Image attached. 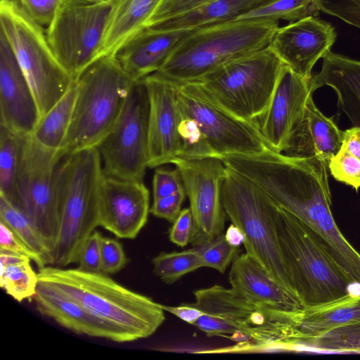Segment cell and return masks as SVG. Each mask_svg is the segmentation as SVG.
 Returning a JSON list of instances; mask_svg holds the SVG:
<instances>
[{
  "mask_svg": "<svg viewBox=\"0 0 360 360\" xmlns=\"http://www.w3.org/2000/svg\"><path fill=\"white\" fill-rule=\"evenodd\" d=\"M192 303L202 312L193 323L207 336L235 341L226 352L269 349L295 350L303 339L302 311H289L265 305L219 285L197 290Z\"/></svg>",
  "mask_w": 360,
  "mask_h": 360,
  "instance_id": "cell-1",
  "label": "cell"
},
{
  "mask_svg": "<svg viewBox=\"0 0 360 360\" xmlns=\"http://www.w3.org/2000/svg\"><path fill=\"white\" fill-rule=\"evenodd\" d=\"M37 276L39 282L56 288L114 330L121 342L150 336L165 319L160 304L103 273L46 266Z\"/></svg>",
  "mask_w": 360,
  "mask_h": 360,
  "instance_id": "cell-2",
  "label": "cell"
},
{
  "mask_svg": "<svg viewBox=\"0 0 360 360\" xmlns=\"http://www.w3.org/2000/svg\"><path fill=\"white\" fill-rule=\"evenodd\" d=\"M278 21L235 20L195 28L153 74L174 84L195 82L221 66L269 46Z\"/></svg>",
  "mask_w": 360,
  "mask_h": 360,
  "instance_id": "cell-3",
  "label": "cell"
},
{
  "mask_svg": "<svg viewBox=\"0 0 360 360\" xmlns=\"http://www.w3.org/2000/svg\"><path fill=\"white\" fill-rule=\"evenodd\" d=\"M104 176L97 148L64 154L56 175L60 219L53 265L77 263L87 238L99 226L101 185Z\"/></svg>",
  "mask_w": 360,
  "mask_h": 360,
  "instance_id": "cell-4",
  "label": "cell"
},
{
  "mask_svg": "<svg viewBox=\"0 0 360 360\" xmlns=\"http://www.w3.org/2000/svg\"><path fill=\"white\" fill-rule=\"evenodd\" d=\"M276 230L282 257L304 309L328 304L351 294L353 281L319 236L278 205Z\"/></svg>",
  "mask_w": 360,
  "mask_h": 360,
  "instance_id": "cell-5",
  "label": "cell"
},
{
  "mask_svg": "<svg viewBox=\"0 0 360 360\" xmlns=\"http://www.w3.org/2000/svg\"><path fill=\"white\" fill-rule=\"evenodd\" d=\"M134 82L115 55L104 56L85 70L77 79V99L62 149L65 154L97 148L117 122Z\"/></svg>",
  "mask_w": 360,
  "mask_h": 360,
  "instance_id": "cell-6",
  "label": "cell"
},
{
  "mask_svg": "<svg viewBox=\"0 0 360 360\" xmlns=\"http://www.w3.org/2000/svg\"><path fill=\"white\" fill-rule=\"evenodd\" d=\"M221 200L226 214L245 236L243 245L246 253L298 299L278 244V205L257 184L228 167L222 185Z\"/></svg>",
  "mask_w": 360,
  "mask_h": 360,
  "instance_id": "cell-7",
  "label": "cell"
},
{
  "mask_svg": "<svg viewBox=\"0 0 360 360\" xmlns=\"http://www.w3.org/2000/svg\"><path fill=\"white\" fill-rule=\"evenodd\" d=\"M0 25L32 89L41 118L75 81L55 56L43 26L17 0L0 1Z\"/></svg>",
  "mask_w": 360,
  "mask_h": 360,
  "instance_id": "cell-8",
  "label": "cell"
},
{
  "mask_svg": "<svg viewBox=\"0 0 360 360\" xmlns=\"http://www.w3.org/2000/svg\"><path fill=\"white\" fill-rule=\"evenodd\" d=\"M284 65L267 46L192 82L222 108L243 120L255 122L268 107Z\"/></svg>",
  "mask_w": 360,
  "mask_h": 360,
  "instance_id": "cell-9",
  "label": "cell"
},
{
  "mask_svg": "<svg viewBox=\"0 0 360 360\" xmlns=\"http://www.w3.org/2000/svg\"><path fill=\"white\" fill-rule=\"evenodd\" d=\"M64 154L43 147L31 135L22 136L18 176L19 209L39 233L52 256L60 219L56 175Z\"/></svg>",
  "mask_w": 360,
  "mask_h": 360,
  "instance_id": "cell-10",
  "label": "cell"
},
{
  "mask_svg": "<svg viewBox=\"0 0 360 360\" xmlns=\"http://www.w3.org/2000/svg\"><path fill=\"white\" fill-rule=\"evenodd\" d=\"M110 9L108 0H63L47 26L51 49L74 81L94 63Z\"/></svg>",
  "mask_w": 360,
  "mask_h": 360,
  "instance_id": "cell-11",
  "label": "cell"
},
{
  "mask_svg": "<svg viewBox=\"0 0 360 360\" xmlns=\"http://www.w3.org/2000/svg\"><path fill=\"white\" fill-rule=\"evenodd\" d=\"M150 100L143 79L131 86L115 125L97 146L105 176L143 181L148 167Z\"/></svg>",
  "mask_w": 360,
  "mask_h": 360,
  "instance_id": "cell-12",
  "label": "cell"
},
{
  "mask_svg": "<svg viewBox=\"0 0 360 360\" xmlns=\"http://www.w3.org/2000/svg\"><path fill=\"white\" fill-rule=\"evenodd\" d=\"M176 85L181 112L195 120L214 157L257 155L270 150L256 122L222 108L193 82Z\"/></svg>",
  "mask_w": 360,
  "mask_h": 360,
  "instance_id": "cell-13",
  "label": "cell"
},
{
  "mask_svg": "<svg viewBox=\"0 0 360 360\" xmlns=\"http://www.w3.org/2000/svg\"><path fill=\"white\" fill-rule=\"evenodd\" d=\"M172 164L181 174L190 202L193 219L190 243L205 245L223 234L226 214L221 190L227 167L215 157L176 159Z\"/></svg>",
  "mask_w": 360,
  "mask_h": 360,
  "instance_id": "cell-14",
  "label": "cell"
},
{
  "mask_svg": "<svg viewBox=\"0 0 360 360\" xmlns=\"http://www.w3.org/2000/svg\"><path fill=\"white\" fill-rule=\"evenodd\" d=\"M150 100L148 167L172 163L181 150L177 85L154 74L143 78Z\"/></svg>",
  "mask_w": 360,
  "mask_h": 360,
  "instance_id": "cell-15",
  "label": "cell"
},
{
  "mask_svg": "<svg viewBox=\"0 0 360 360\" xmlns=\"http://www.w3.org/2000/svg\"><path fill=\"white\" fill-rule=\"evenodd\" d=\"M336 37L330 23L309 15L278 27L269 47L292 71L311 79L314 65L331 52Z\"/></svg>",
  "mask_w": 360,
  "mask_h": 360,
  "instance_id": "cell-16",
  "label": "cell"
},
{
  "mask_svg": "<svg viewBox=\"0 0 360 360\" xmlns=\"http://www.w3.org/2000/svg\"><path fill=\"white\" fill-rule=\"evenodd\" d=\"M150 193L143 181L105 176L99 200V226L119 238L134 239L148 221Z\"/></svg>",
  "mask_w": 360,
  "mask_h": 360,
  "instance_id": "cell-17",
  "label": "cell"
},
{
  "mask_svg": "<svg viewBox=\"0 0 360 360\" xmlns=\"http://www.w3.org/2000/svg\"><path fill=\"white\" fill-rule=\"evenodd\" d=\"M312 94L310 79L284 65L268 107L255 121L271 150L283 153Z\"/></svg>",
  "mask_w": 360,
  "mask_h": 360,
  "instance_id": "cell-18",
  "label": "cell"
},
{
  "mask_svg": "<svg viewBox=\"0 0 360 360\" xmlns=\"http://www.w3.org/2000/svg\"><path fill=\"white\" fill-rule=\"evenodd\" d=\"M40 119L32 89L12 49L0 32V125L30 136Z\"/></svg>",
  "mask_w": 360,
  "mask_h": 360,
  "instance_id": "cell-19",
  "label": "cell"
},
{
  "mask_svg": "<svg viewBox=\"0 0 360 360\" xmlns=\"http://www.w3.org/2000/svg\"><path fill=\"white\" fill-rule=\"evenodd\" d=\"M193 30L148 27L128 41L115 56L126 73L134 81L140 80L158 71Z\"/></svg>",
  "mask_w": 360,
  "mask_h": 360,
  "instance_id": "cell-20",
  "label": "cell"
},
{
  "mask_svg": "<svg viewBox=\"0 0 360 360\" xmlns=\"http://www.w3.org/2000/svg\"><path fill=\"white\" fill-rule=\"evenodd\" d=\"M343 136L344 131L333 117H326L319 110L311 95L283 153L295 158L316 157L328 165L330 160L340 150Z\"/></svg>",
  "mask_w": 360,
  "mask_h": 360,
  "instance_id": "cell-21",
  "label": "cell"
},
{
  "mask_svg": "<svg viewBox=\"0 0 360 360\" xmlns=\"http://www.w3.org/2000/svg\"><path fill=\"white\" fill-rule=\"evenodd\" d=\"M229 280L232 289L252 301L289 311L304 309L295 296L246 252L239 255L232 262Z\"/></svg>",
  "mask_w": 360,
  "mask_h": 360,
  "instance_id": "cell-22",
  "label": "cell"
},
{
  "mask_svg": "<svg viewBox=\"0 0 360 360\" xmlns=\"http://www.w3.org/2000/svg\"><path fill=\"white\" fill-rule=\"evenodd\" d=\"M37 311L79 335L121 342L117 333L53 286L39 282L33 298Z\"/></svg>",
  "mask_w": 360,
  "mask_h": 360,
  "instance_id": "cell-23",
  "label": "cell"
},
{
  "mask_svg": "<svg viewBox=\"0 0 360 360\" xmlns=\"http://www.w3.org/2000/svg\"><path fill=\"white\" fill-rule=\"evenodd\" d=\"M108 1L110 9L94 63L104 56L116 55L128 41L146 30L163 0Z\"/></svg>",
  "mask_w": 360,
  "mask_h": 360,
  "instance_id": "cell-24",
  "label": "cell"
},
{
  "mask_svg": "<svg viewBox=\"0 0 360 360\" xmlns=\"http://www.w3.org/2000/svg\"><path fill=\"white\" fill-rule=\"evenodd\" d=\"M328 86L337 95L338 104L353 126L360 125V61L330 52L321 71L312 76L310 88Z\"/></svg>",
  "mask_w": 360,
  "mask_h": 360,
  "instance_id": "cell-25",
  "label": "cell"
},
{
  "mask_svg": "<svg viewBox=\"0 0 360 360\" xmlns=\"http://www.w3.org/2000/svg\"><path fill=\"white\" fill-rule=\"evenodd\" d=\"M269 0H210L187 13L150 26L162 30L195 29L238 19Z\"/></svg>",
  "mask_w": 360,
  "mask_h": 360,
  "instance_id": "cell-26",
  "label": "cell"
},
{
  "mask_svg": "<svg viewBox=\"0 0 360 360\" xmlns=\"http://www.w3.org/2000/svg\"><path fill=\"white\" fill-rule=\"evenodd\" d=\"M359 321L360 295L350 294L328 304L304 309L300 316V330L304 340L319 335L333 328Z\"/></svg>",
  "mask_w": 360,
  "mask_h": 360,
  "instance_id": "cell-27",
  "label": "cell"
},
{
  "mask_svg": "<svg viewBox=\"0 0 360 360\" xmlns=\"http://www.w3.org/2000/svg\"><path fill=\"white\" fill-rule=\"evenodd\" d=\"M78 92L77 80L37 122L31 136L39 145L62 150L68 133Z\"/></svg>",
  "mask_w": 360,
  "mask_h": 360,
  "instance_id": "cell-28",
  "label": "cell"
},
{
  "mask_svg": "<svg viewBox=\"0 0 360 360\" xmlns=\"http://www.w3.org/2000/svg\"><path fill=\"white\" fill-rule=\"evenodd\" d=\"M22 141V136L0 125V195L18 209V176Z\"/></svg>",
  "mask_w": 360,
  "mask_h": 360,
  "instance_id": "cell-29",
  "label": "cell"
},
{
  "mask_svg": "<svg viewBox=\"0 0 360 360\" xmlns=\"http://www.w3.org/2000/svg\"><path fill=\"white\" fill-rule=\"evenodd\" d=\"M0 221L9 227L31 250L38 255L45 266L53 265L51 252L27 216L6 198L0 195Z\"/></svg>",
  "mask_w": 360,
  "mask_h": 360,
  "instance_id": "cell-30",
  "label": "cell"
},
{
  "mask_svg": "<svg viewBox=\"0 0 360 360\" xmlns=\"http://www.w3.org/2000/svg\"><path fill=\"white\" fill-rule=\"evenodd\" d=\"M314 348L339 352H360V321L333 328L315 337L302 340L298 348Z\"/></svg>",
  "mask_w": 360,
  "mask_h": 360,
  "instance_id": "cell-31",
  "label": "cell"
},
{
  "mask_svg": "<svg viewBox=\"0 0 360 360\" xmlns=\"http://www.w3.org/2000/svg\"><path fill=\"white\" fill-rule=\"evenodd\" d=\"M313 0H269L237 20L265 19L292 22L319 13Z\"/></svg>",
  "mask_w": 360,
  "mask_h": 360,
  "instance_id": "cell-32",
  "label": "cell"
},
{
  "mask_svg": "<svg viewBox=\"0 0 360 360\" xmlns=\"http://www.w3.org/2000/svg\"><path fill=\"white\" fill-rule=\"evenodd\" d=\"M152 262L154 274L169 284L203 266L201 256L195 248L181 252H160Z\"/></svg>",
  "mask_w": 360,
  "mask_h": 360,
  "instance_id": "cell-33",
  "label": "cell"
},
{
  "mask_svg": "<svg viewBox=\"0 0 360 360\" xmlns=\"http://www.w3.org/2000/svg\"><path fill=\"white\" fill-rule=\"evenodd\" d=\"M38 284L37 274L30 262L1 266L0 285L16 301L33 300Z\"/></svg>",
  "mask_w": 360,
  "mask_h": 360,
  "instance_id": "cell-34",
  "label": "cell"
},
{
  "mask_svg": "<svg viewBox=\"0 0 360 360\" xmlns=\"http://www.w3.org/2000/svg\"><path fill=\"white\" fill-rule=\"evenodd\" d=\"M179 133L181 150L177 159L193 160L214 157L195 120L182 112Z\"/></svg>",
  "mask_w": 360,
  "mask_h": 360,
  "instance_id": "cell-35",
  "label": "cell"
},
{
  "mask_svg": "<svg viewBox=\"0 0 360 360\" xmlns=\"http://www.w3.org/2000/svg\"><path fill=\"white\" fill-rule=\"evenodd\" d=\"M196 248L201 256L203 266L225 272L228 266L239 255V247L232 245L223 233L209 243Z\"/></svg>",
  "mask_w": 360,
  "mask_h": 360,
  "instance_id": "cell-36",
  "label": "cell"
},
{
  "mask_svg": "<svg viewBox=\"0 0 360 360\" xmlns=\"http://www.w3.org/2000/svg\"><path fill=\"white\" fill-rule=\"evenodd\" d=\"M328 169L333 178L354 188H360V159L352 155L342 145L338 153L328 162Z\"/></svg>",
  "mask_w": 360,
  "mask_h": 360,
  "instance_id": "cell-37",
  "label": "cell"
},
{
  "mask_svg": "<svg viewBox=\"0 0 360 360\" xmlns=\"http://www.w3.org/2000/svg\"><path fill=\"white\" fill-rule=\"evenodd\" d=\"M319 11L360 29V0H313Z\"/></svg>",
  "mask_w": 360,
  "mask_h": 360,
  "instance_id": "cell-38",
  "label": "cell"
},
{
  "mask_svg": "<svg viewBox=\"0 0 360 360\" xmlns=\"http://www.w3.org/2000/svg\"><path fill=\"white\" fill-rule=\"evenodd\" d=\"M101 250V273L105 275L117 273L128 262L122 245L116 239L102 236Z\"/></svg>",
  "mask_w": 360,
  "mask_h": 360,
  "instance_id": "cell-39",
  "label": "cell"
},
{
  "mask_svg": "<svg viewBox=\"0 0 360 360\" xmlns=\"http://www.w3.org/2000/svg\"><path fill=\"white\" fill-rule=\"evenodd\" d=\"M101 233L97 231L87 238L79 253L78 269L87 272L101 273Z\"/></svg>",
  "mask_w": 360,
  "mask_h": 360,
  "instance_id": "cell-40",
  "label": "cell"
},
{
  "mask_svg": "<svg viewBox=\"0 0 360 360\" xmlns=\"http://www.w3.org/2000/svg\"><path fill=\"white\" fill-rule=\"evenodd\" d=\"M183 188L182 178L176 168L155 169L153 179V199L172 195Z\"/></svg>",
  "mask_w": 360,
  "mask_h": 360,
  "instance_id": "cell-41",
  "label": "cell"
},
{
  "mask_svg": "<svg viewBox=\"0 0 360 360\" xmlns=\"http://www.w3.org/2000/svg\"><path fill=\"white\" fill-rule=\"evenodd\" d=\"M0 253L24 255L33 260L39 269L45 266L40 257L27 248L8 227L0 221Z\"/></svg>",
  "mask_w": 360,
  "mask_h": 360,
  "instance_id": "cell-42",
  "label": "cell"
},
{
  "mask_svg": "<svg viewBox=\"0 0 360 360\" xmlns=\"http://www.w3.org/2000/svg\"><path fill=\"white\" fill-rule=\"evenodd\" d=\"M186 196V193L184 187L172 195L153 199L150 212L156 217L173 223L181 211V205Z\"/></svg>",
  "mask_w": 360,
  "mask_h": 360,
  "instance_id": "cell-43",
  "label": "cell"
},
{
  "mask_svg": "<svg viewBox=\"0 0 360 360\" xmlns=\"http://www.w3.org/2000/svg\"><path fill=\"white\" fill-rule=\"evenodd\" d=\"M209 1L210 0H163L151 18L148 27L187 13Z\"/></svg>",
  "mask_w": 360,
  "mask_h": 360,
  "instance_id": "cell-44",
  "label": "cell"
},
{
  "mask_svg": "<svg viewBox=\"0 0 360 360\" xmlns=\"http://www.w3.org/2000/svg\"><path fill=\"white\" fill-rule=\"evenodd\" d=\"M39 24L48 26L63 0H17Z\"/></svg>",
  "mask_w": 360,
  "mask_h": 360,
  "instance_id": "cell-45",
  "label": "cell"
},
{
  "mask_svg": "<svg viewBox=\"0 0 360 360\" xmlns=\"http://www.w3.org/2000/svg\"><path fill=\"white\" fill-rule=\"evenodd\" d=\"M193 227V219L190 207L181 211L174 221L170 229L169 238L172 243L180 247L190 243Z\"/></svg>",
  "mask_w": 360,
  "mask_h": 360,
  "instance_id": "cell-46",
  "label": "cell"
},
{
  "mask_svg": "<svg viewBox=\"0 0 360 360\" xmlns=\"http://www.w3.org/2000/svg\"><path fill=\"white\" fill-rule=\"evenodd\" d=\"M160 307L164 311H167L193 325L202 315V312L192 303L181 304L177 307H170L160 304Z\"/></svg>",
  "mask_w": 360,
  "mask_h": 360,
  "instance_id": "cell-47",
  "label": "cell"
},
{
  "mask_svg": "<svg viewBox=\"0 0 360 360\" xmlns=\"http://www.w3.org/2000/svg\"><path fill=\"white\" fill-rule=\"evenodd\" d=\"M342 146L352 155L360 159V125L344 131Z\"/></svg>",
  "mask_w": 360,
  "mask_h": 360,
  "instance_id": "cell-48",
  "label": "cell"
},
{
  "mask_svg": "<svg viewBox=\"0 0 360 360\" xmlns=\"http://www.w3.org/2000/svg\"><path fill=\"white\" fill-rule=\"evenodd\" d=\"M224 235L226 240L234 246L239 247L241 244H243L245 240L244 233L233 224L229 226Z\"/></svg>",
  "mask_w": 360,
  "mask_h": 360,
  "instance_id": "cell-49",
  "label": "cell"
},
{
  "mask_svg": "<svg viewBox=\"0 0 360 360\" xmlns=\"http://www.w3.org/2000/svg\"><path fill=\"white\" fill-rule=\"evenodd\" d=\"M30 261V259L24 255L0 253L1 266L18 265Z\"/></svg>",
  "mask_w": 360,
  "mask_h": 360,
  "instance_id": "cell-50",
  "label": "cell"
},
{
  "mask_svg": "<svg viewBox=\"0 0 360 360\" xmlns=\"http://www.w3.org/2000/svg\"><path fill=\"white\" fill-rule=\"evenodd\" d=\"M84 1H86L89 2H92V3H98V2H101L105 0H84Z\"/></svg>",
  "mask_w": 360,
  "mask_h": 360,
  "instance_id": "cell-51",
  "label": "cell"
}]
</instances>
